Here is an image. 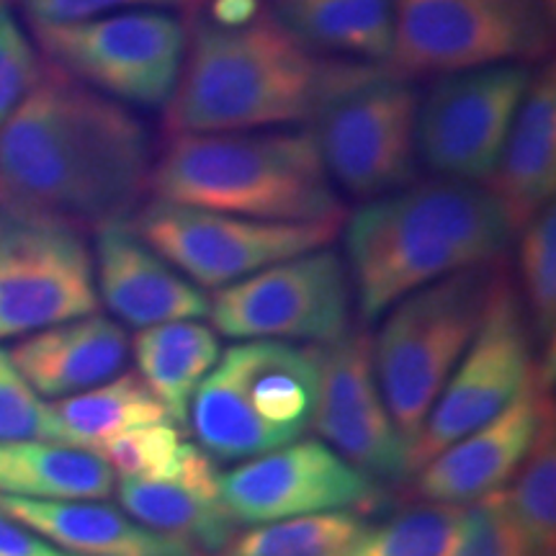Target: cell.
<instances>
[{
  "label": "cell",
  "instance_id": "obj_1",
  "mask_svg": "<svg viewBox=\"0 0 556 556\" xmlns=\"http://www.w3.org/2000/svg\"><path fill=\"white\" fill-rule=\"evenodd\" d=\"M155 155L129 106L45 62L0 124V204L80 229L129 222L150 193Z\"/></svg>",
  "mask_w": 556,
  "mask_h": 556
},
{
  "label": "cell",
  "instance_id": "obj_2",
  "mask_svg": "<svg viewBox=\"0 0 556 556\" xmlns=\"http://www.w3.org/2000/svg\"><path fill=\"white\" fill-rule=\"evenodd\" d=\"M374 67L309 50L268 9L240 21L193 11L186 16L184 67L163 109V135L312 124L332 96Z\"/></svg>",
  "mask_w": 556,
  "mask_h": 556
},
{
  "label": "cell",
  "instance_id": "obj_3",
  "mask_svg": "<svg viewBox=\"0 0 556 556\" xmlns=\"http://www.w3.org/2000/svg\"><path fill=\"white\" fill-rule=\"evenodd\" d=\"M516 229L486 186L415 180L364 201L345 222V266L364 325L458 270L503 261Z\"/></svg>",
  "mask_w": 556,
  "mask_h": 556
},
{
  "label": "cell",
  "instance_id": "obj_4",
  "mask_svg": "<svg viewBox=\"0 0 556 556\" xmlns=\"http://www.w3.org/2000/svg\"><path fill=\"white\" fill-rule=\"evenodd\" d=\"M155 199L266 222H343V199L312 129L170 135L150 176Z\"/></svg>",
  "mask_w": 556,
  "mask_h": 556
},
{
  "label": "cell",
  "instance_id": "obj_5",
  "mask_svg": "<svg viewBox=\"0 0 556 556\" xmlns=\"http://www.w3.org/2000/svg\"><path fill=\"white\" fill-rule=\"evenodd\" d=\"M317 345L240 340L193 392L189 420L217 464L248 462L302 441L317 407Z\"/></svg>",
  "mask_w": 556,
  "mask_h": 556
},
{
  "label": "cell",
  "instance_id": "obj_6",
  "mask_svg": "<svg viewBox=\"0 0 556 556\" xmlns=\"http://www.w3.org/2000/svg\"><path fill=\"white\" fill-rule=\"evenodd\" d=\"M503 261L458 270L402 296L374 340V371L387 413L407 448L475 340Z\"/></svg>",
  "mask_w": 556,
  "mask_h": 556
},
{
  "label": "cell",
  "instance_id": "obj_7",
  "mask_svg": "<svg viewBox=\"0 0 556 556\" xmlns=\"http://www.w3.org/2000/svg\"><path fill=\"white\" fill-rule=\"evenodd\" d=\"M554 18L541 0H394L387 67L407 80L552 60Z\"/></svg>",
  "mask_w": 556,
  "mask_h": 556
},
{
  "label": "cell",
  "instance_id": "obj_8",
  "mask_svg": "<svg viewBox=\"0 0 556 556\" xmlns=\"http://www.w3.org/2000/svg\"><path fill=\"white\" fill-rule=\"evenodd\" d=\"M31 31L52 67L124 106L165 109L184 67L186 21L165 9L37 24Z\"/></svg>",
  "mask_w": 556,
  "mask_h": 556
},
{
  "label": "cell",
  "instance_id": "obj_9",
  "mask_svg": "<svg viewBox=\"0 0 556 556\" xmlns=\"http://www.w3.org/2000/svg\"><path fill=\"white\" fill-rule=\"evenodd\" d=\"M420 88L387 65L340 90L312 119V137L336 189L371 201L420 176L417 160Z\"/></svg>",
  "mask_w": 556,
  "mask_h": 556
},
{
  "label": "cell",
  "instance_id": "obj_10",
  "mask_svg": "<svg viewBox=\"0 0 556 556\" xmlns=\"http://www.w3.org/2000/svg\"><path fill=\"white\" fill-rule=\"evenodd\" d=\"M129 225L199 289H225L278 261L328 248L343 222H266L152 197Z\"/></svg>",
  "mask_w": 556,
  "mask_h": 556
},
{
  "label": "cell",
  "instance_id": "obj_11",
  "mask_svg": "<svg viewBox=\"0 0 556 556\" xmlns=\"http://www.w3.org/2000/svg\"><path fill=\"white\" fill-rule=\"evenodd\" d=\"M533 343L536 336L520 294L505 266H500L477 336L409 448V475L497 417L523 392L539 364Z\"/></svg>",
  "mask_w": 556,
  "mask_h": 556
},
{
  "label": "cell",
  "instance_id": "obj_12",
  "mask_svg": "<svg viewBox=\"0 0 556 556\" xmlns=\"http://www.w3.org/2000/svg\"><path fill=\"white\" fill-rule=\"evenodd\" d=\"M99 304L80 227L0 204V340L96 315Z\"/></svg>",
  "mask_w": 556,
  "mask_h": 556
},
{
  "label": "cell",
  "instance_id": "obj_13",
  "mask_svg": "<svg viewBox=\"0 0 556 556\" xmlns=\"http://www.w3.org/2000/svg\"><path fill=\"white\" fill-rule=\"evenodd\" d=\"M353 287L343 255L319 248L217 289L208 317L235 340H307L325 345L351 330Z\"/></svg>",
  "mask_w": 556,
  "mask_h": 556
},
{
  "label": "cell",
  "instance_id": "obj_14",
  "mask_svg": "<svg viewBox=\"0 0 556 556\" xmlns=\"http://www.w3.org/2000/svg\"><path fill=\"white\" fill-rule=\"evenodd\" d=\"M533 67L490 65L438 75L417 106V160L438 178L486 184Z\"/></svg>",
  "mask_w": 556,
  "mask_h": 556
},
{
  "label": "cell",
  "instance_id": "obj_15",
  "mask_svg": "<svg viewBox=\"0 0 556 556\" xmlns=\"http://www.w3.org/2000/svg\"><path fill=\"white\" fill-rule=\"evenodd\" d=\"M219 495L240 526H261L315 513H368L381 490L328 443L307 438L240 462L219 477Z\"/></svg>",
  "mask_w": 556,
  "mask_h": 556
},
{
  "label": "cell",
  "instance_id": "obj_16",
  "mask_svg": "<svg viewBox=\"0 0 556 556\" xmlns=\"http://www.w3.org/2000/svg\"><path fill=\"white\" fill-rule=\"evenodd\" d=\"M317 368L312 428L338 456L377 484L405 482L407 448L381 400L371 332L353 328L332 343L317 345Z\"/></svg>",
  "mask_w": 556,
  "mask_h": 556
},
{
  "label": "cell",
  "instance_id": "obj_17",
  "mask_svg": "<svg viewBox=\"0 0 556 556\" xmlns=\"http://www.w3.org/2000/svg\"><path fill=\"white\" fill-rule=\"evenodd\" d=\"M554 351H541L523 392L497 417L477 428L415 471L417 492L430 503L469 505L500 492L516 477L544 417L552 413Z\"/></svg>",
  "mask_w": 556,
  "mask_h": 556
},
{
  "label": "cell",
  "instance_id": "obj_18",
  "mask_svg": "<svg viewBox=\"0 0 556 556\" xmlns=\"http://www.w3.org/2000/svg\"><path fill=\"white\" fill-rule=\"evenodd\" d=\"M96 289L127 328L208 317V296L157 255L129 222L96 227Z\"/></svg>",
  "mask_w": 556,
  "mask_h": 556
},
{
  "label": "cell",
  "instance_id": "obj_19",
  "mask_svg": "<svg viewBox=\"0 0 556 556\" xmlns=\"http://www.w3.org/2000/svg\"><path fill=\"white\" fill-rule=\"evenodd\" d=\"M217 462L184 443L173 469L160 479H122L116 497L137 523L180 539L199 552L222 554L238 533V520L219 495Z\"/></svg>",
  "mask_w": 556,
  "mask_h": 556
},
{
  "label": "cell",
  "instance_id": "obj_20",
  "mask_svg": "<svg viewBox=\"0 0 556 556\" xmlns=\"http://www.w3.org/2000/svg\"><path fill=\"white\" fill-rule=\"evenodd\" d=\"M486 189L503 204L516 235L541 208L554 204L556 189V65L546 60L531 73L523 101L513 116L503 152Z\"/></svg>",
  "mask_w": 556,
  "mask_h": 556
},
{
  "label": "cell",
  "instance_id": "obj_21",
  "mask_svg": "<svg viewBox=\"0 0 556 556\" xmlns=\"http://www.w3.org/2000/svg\"><path fill=\"white\" fill-rule=\"evenodd\" d=\"M131 340L124 325L86 315L31 332L11 351L13 366L41 397H70L124 374Z\"/></svg>",
  "mask_w": 556,
  "mask_h": 556
},
{
  "label": "cell",
  "instance_id": "obj_22",
  "mask_svg": "<svg viewBox=\"0 0 556 556\" xmlns=\"http://www.w3.org/2000/svg\"><path fill=\"white\" fill-rule=\"evenodd\" d=\"M0 510L75 556H204L99 500H29L0 495Z\"/></svg>",
  "mask_w": 556,
  "mask_h": 556
},
{
  "label": "cell",
  "instance_id": "obj_23",
  "mask_svg": "<svg viewBox=\"0 0 556 556\" xmlns=\"http://www.w3.org/2000/svg\"><path fill=\"white\" fill-rule=\"evenodd\" d=\"M268 11L309 50L387 65L394 45V0H270Z\"/></svg>",
  "mask_w": 556,
  "mask_h": 556
},
{
  "label": "cell",
  "instance_id": "obj_24",
  "mask_svg": "<svg viewBox=\"0 0 556 556\" xmlns=\"http://www.w3.org/2000/svg\"><path fill=\"white\" fill-rule=\"evenodd\" d=\"M139 377L150 387L168 420L189 422V407L201 381L219 361V338L197 319L155 325L131 340Z\"/></svg>",
  "mask_w": 556,
  "mask_h": 556
},
{
  "label": "cell",
  "instance_id": "obj_25",
  "mask_svg": "<svg viewBox=\"0 0 556 556\" xmlns=\"http://www.w3.org/2000/svg\"><path fill=\"white\" fill-rule=\"evenodd\" d=\"M114 471L93 451L52 441H0V495L29 500H106Z\"/></svg>",
  "mask_w": 556,
  "mask_h": 556
},
{
  "label": "cell",
  "instance_id": "obj_26",
  "mask_svg": "<svg viewBox=\"0 0 556 556\" xmlns=\"http://www.w3.org/2000/svg\"><path fill=\"white\" fill-rule=\"evenodd\" d=\"M47 407H50V441L93 454L111 438L131 428L168 422V415L150 387L139 374L131 371Z\"/></svg>",
  "mask_w": 556,
  "mask_h": 556
},
{
  "label": "cell",
  "instance_id": "obj_27",
  "mask_svg": "<svg viewBox=\"0 0 556 556\" xmlns=\"http://www.w3.org/2000/svg\"><path fill=\"white\" fill-rule=\"evenodd\" d=\"M356 510L315 513L274 523H261L222 548V556H343L364 528Z\"/></svg>",
  "mask_w": 556,
  "mask_h": 556
},
{
  "label": "cell",
  "instance_id": "obj_28",
  "mask_svg": "<svg viewBox=\"0 0 556 556\" xmlns=\"http://www.w3.org/2000/svg\"><path fill=\"white\" fill-rule=\"evenodd\" d=\"M462 528V505H415L384 523L366 526L343 556H454Z\"/></svg>",
  "mask_w": 556,
  "mask_h": 556
},
{
  "label": "cell",
  "instance_id": "obj_29",
  "mask_svg": "<svg viewBox=\"0 0 556 556\" xmlns=\"http://www.w3.org/2000/svg\"><path fill=\"white\" fill-rule=\"evenodd\" d=\"M510 495L513 516L531 556L554 554L556 544V435L554 409L541 422L536 441L516 471Z\"/></svg>",
  "mask_w": 556,
  "mask_h": 556
},
{
  "label": "cell",
  "instance_id": "obj_30",
  "mask_svg": "<svg viewBox=\"0 0 556 556\" xmlns=\"http://www.w3.org/2000/svg\"><path fill=\"white\" fill-rule=\"evenodd\" d=\"M520 291L541 351H554L556 330V206L548 204L520 229Z\"/></svg>",
  "mask_w": 556,
  "mask_h": 556
},
{
  "label": "cell",
  "instance_id": "obj_31",
  "mask_svg": "<svg viewBox=\"0 0 556 556\" xmlns=\"http://www.w3.org/2000/svg\"><path fill=\"white\" fill-rule=\"evenodd\" d=\"M184 443L170 422H150L111 438L96 454L122 479H160L173 469Z\"/></svg>",
  "mask_w": 556,
  "mask_h": 556
},
{
  "label": "cell",
  "instance_id": "obj_32",
  "mask_svg": "<svg viewBox=\"0 0 556 556\" xmlns=\"http://www.w3.org/2000/svg\"><path fill=\"white\" fill-rule=\"evenodd\" d=\"M454 556H531L505 490L464 507L462 541Z\"/></svg>",
  "mask_w": 556,
  "mask_h": 556
},
{
  "label": "cell",
  "instance_id": "obj_33",
  "mask_svg": "<svg viewBox=\"0 0 556 556\" xmlns=\"http://www.w3.org/2000/svg\"><path fill=\"white\" fill-rule=\"evenodd\" d=\"M41 65L37 50L26 39L9 0H0V124L37 86Z\"/></svg>",
  "mask_w": 556,
  "mask_h": 556
},
{
  "label": "cell",
  "instance_id": "obj_34",
  "mask_svg": "<svg viewBox=\"0 0 556 556\" xmlns=\"http://www.w3.org/2000/svg\"><path fill=\"white\" fill-rule=\"evenodd\" d=\"M50 441V407L26 384L11 353L0 348V441Z\"/></svg>",
  "mask_w": 556,
  "mask_h": 556
},
{
  "label": "cell",
  "instance_id": "obj_35",
  "mask_svg": "<svg viewBox=\"0 0 556 556\" xmlns=\"http://www.w3.org/2000/svg\"><path fill=\"white\" fill-rule=\"evenodd\" d=\"M29 24H73L131 9H186L189 0H18Z\"/></svg>",
  "mask_w": 556,
  "mask_h": 556
},
{
  "label": "cell",
  "instance_id": "obj_36",
  "mask_svg": "<svg viewBox=\"0 0 556 556\" xmlns=\"http://www.w3.org/2000/svg\"><path fill=\"white\" fill-rule=\"evenodd\" d=\"M0 556H75L0 510Z\"/></svg>",
  "mask_w": 556,
  "mask_h": 556
},
{
  "label": "cell",
  "instance_id": "obj_37",
  "mask_svg": "<svg viewBox=\"0 0 556 556\" xmlns=\"http://www.w3.org/2000/svg\"><path fill=\"white\" fill-rule=\"evenodd\" d=\"M541 5H544V11L548 13V16H556V0H541Z\"/></svg>",
  "mask_w": 556,
  "mask_h": 556
},
{
  "label": "cell",
  "instance_id": "obj_38",
  "mask_svg": "<svg viewBox=\"0 0 556 556\" xmlns=\"http://www.w3.org/2000/svg\"><path fill=\"white\" fill-rule=\"evenodd\" d=\"M201 3H204V0H189V5H186V11H191V9H199Z\"/></svg>",
  "mask_w": 556,
  "mask_h": 556
},
{
  "label": "cell",
  "instance_id": "obj_39",
  "mask_svg": "<svg viewBox=\"0 0 556 556\" xmlns=\"http://www.w3.org/2000/svg\"><path fill=\"white\" fill-rule=\"evenodd\" d=\"M546 556H554V554H546Z\"/></svg>",
  "mask_w": 556,
  "mask_h": 556
}]
</instances>
